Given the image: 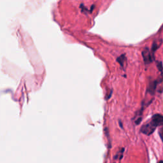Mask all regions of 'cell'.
<instances>
[{
    "label": "cell",
    "mask_w": 163,
    "mask_h": 163,
    "mask_svg": "<svg viewBox=\"0 0 163 163\" xmlns=\"http://www.w3.org/2000/svg\"><path fill=\"white\" fill-rule=\"evenodd\" d=\"M158 82L157 80H155V81L151 82L150 83H149V85H148V87L147 89V92H149L151 95H154L155 94V92L156 90L157 86V84H158Z\"/></svg>",
    "instance_id": "obj_4"
},
{
    "label": "cell",
    "mask_w": 163,
    "mask_h": 163,
    "mask_svg": "<svg viewBox=\"0 0 163 163\" xmlns=\"http://www.w3.org/2000/svg\"><path fill=\"white\" fill-rule=\"evenodd\" d=\"M162 43H163V40H162V38L157 39V40H155L153 44H152V51L153 54L161 46Z\"/></svg>",
    "instance_id": "obj_5"
},
{
    "label": "cell",
    "mask_w": 163,
    "mask_h": 163,
    "mask_svg": "<svg viewBox=\"0 0 163 163\" xmlns=\"http://www.w3.org/2000/svg\"><path fill=\"white\" fill-rule=\"evenodd\" d=\"M159 163H163V161H161L159 162Z\"/></svg>",
    "instance_id": "obj_9"
},
{
    "label": "cell",
    "mask_w": 163,
    "mask_h": 163,
    "mask_svg": "<svg viewBox=\"0 0 163 163\" xmlns=\"http://www.w3.org/2000/svg\"><path fill=\"white\" fill-rule=\"evenodd\" d=\"M142 118L140 117H139V118H137V120H136V121H135V124L136 125H139L140 124V122H142Z\"/></svg>",
    "instance_id": "obj_8"
},
{
    "label": "cell",
    "mask_w": 163,
    "mask_h": 163,
    "mask_svg": "<svg viewBox=\"0 0 163 163\" xmlns=\"http://www.w3.org/2000/svg\"><path fill=\"white\" fill-rule=\"evenodd\" d=\"M157 67H158V69L159 71H161V72L163 71V64H162L161 62H157Z\"/></svg>",
    "instance_id": "obj_7"
},
{
    "label": "cell",
    "mask_w": 163,
    "mask_h": 163,
    "mask_svg": "<svg viewBox=\"0 0 163 163\" xmlns=\"http://www.w3.org/2000/svg\"><path fill=\"white\" fill-rule=\"evenodd\" d=\"M150 122L155 128L159 126H163V115L159 113L155 114L152 117Z\"/></svg>",
    "instance_id": "obj_1"
},
{
    "label": "cell",
    "mask_w": 163,
    "mask_h": 163,
    "mask_svg": "<svg viewBox=\"0 0 163 163\" xmlns=\"http://www.w3.org/2000/svg\"><path fill=\"white\" fill-rule=\"evenodd\" d=\"M142 56H143V60H144V62L146 64H148L152 61L151 53H150L148 48H144V50L142 51Z\"/></svg>",
    "instance_id": "obj_3"
},
{
    "label": "cell",
    "mask_w": 163,
    "mask_h": 163,
    "mask_svg": "<svg viewBox=\"0 0 163 163\" xmlns=\"http://www.w3.org/2000/svg\"><path fill=\"white\" fill-rule=\"evenodd\" d=\"M155 128H154L150 124H149V122H147L142 126L141 129H140V132L144 135L150 136L155 131Z\"/></svg>",
    "instance_id": "obj_2"
},
{
    "label": "cell",
    "mask_w": 163,
    "mask_h": 163,
    "mask_svg": "<svg viewBox=\"0 0 163 163\" xmlns=\"http://www.w3.org/2000/svg\"><path fill=\"white\" fill-rule=\"evenodd\" d=\"M159 135L160 138L161 139L162 142H163V127H161L159 129Z\"/></svg>",
    "instance_id": "obj_6"
}]
</instances>
